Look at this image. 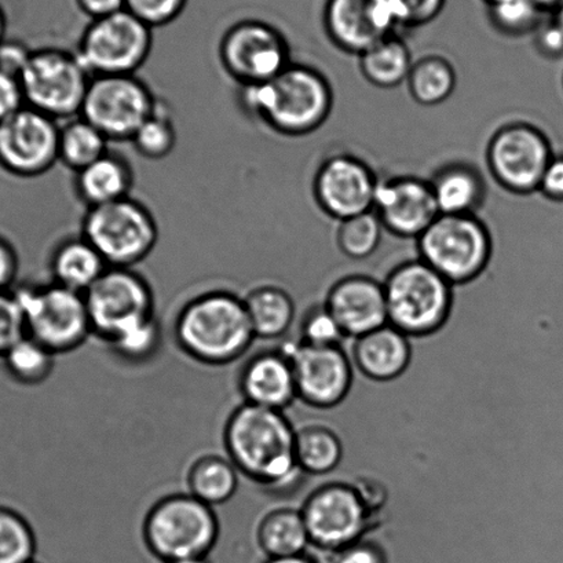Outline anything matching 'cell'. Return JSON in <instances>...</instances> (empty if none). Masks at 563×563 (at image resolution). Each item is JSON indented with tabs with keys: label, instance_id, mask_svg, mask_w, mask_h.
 I'll return each mask as SVG.
<instances>
[{
	"label": "cell",
	"instance_id": "cell-14",
	"mask_svg": "<svg viewBox=\"0 0 563 563\" xmlns=\"http://www.w3.org/2000/svg\"><path fill=\"white\" fill-rule=\"evenodd\" d=\"M92 333L109 342L155 316V294L135 269L108 267L85 294Z\"/></svg>",
	"mask_w": 563,
	"mask_h": 563
},
{
	"label": "cell",
	"instance_id": "cell-23",
	"mask_svg": "<svg viewBox=\"0 0 563 563\" xmlns=\"http://www.w3.org/2000/svg\"><path fill=\"white\" fill-rule=\"evenodd\" d=\"M350 358L360 374L369 380H396L411 365V338L386 324L355 338Z\"/></svg>",
	"mask_w": 563,
	"mask_h": 563
},
{
	"label": "cell",
	"instance_id": "cell-35",
	"mask_svg": "<svg viewBox=\"0 0 563 563\" xmlns=\"http://www.w3.org/2000/svg\"><path fill=\"white\" fill-rule=\"evenodd\" d=\"M9 375L25 386H37L51 378L56 354L29 335L10 347L3 355Z\"/></svg>",
	"mask_w": 563,
	"mask_h": 563
},
{
	"label": "cell",
	"instance_id": "cell-5",
	"mask_svg": "<svg viewBox=\"0 0 563 563\" xmlns=\"http://www.w3.org/2000/svg\"><path fill=\"white\" fill-rule=\"evenodd\" d=\"M142 530L147 549L166 563L209 556L220 538V521L214 508L190 494H177L151 508Z\"/></svg>",
	"mask_w": 563,
	"mask_h": 563
},
{
	"label": "cell",
	"instance_id": "cell-52",
	"mask_svg": "<svg viewBox=\"0 0 563 563\" xmlns=\"http://www.w3.org/2000/svg\"><path fill=\"white\" fill-rule=\"evenodd\" d=\"M544 13H555L563 4V0H533Z\"/></svg>",
	"mask_w": 563,
	"mask_h": 563
},
{
	"label": "cell",
	"instance_id": "cell-56",
	"mask_svg": "<svg viewBox=\"0 0 563 563\" xmlns=\"http://www.w3.org/2000/svg\"><path fill=\"white\" fill-rule=\"evenodd\" d=\"M554 18L558 20V23H560L563 26V4L560 9L556 10L554 13Z\"/></svg>",
	"mask_w": 563,
	"mask_h": 563
},
{
	"label": "cell",
	"instance_id": "cell-34",
	"mask_svg": "<svg viewBox=\"0 0 563 563\" xmlns=\"http://www.w3.org/2000/svg\"><path fill=\"white\" fill-rule=\"evenodd\" d=\"M178 131L175 125L172 109L158 98L156 108L151 117L136 130L130 145L136 155L146 161H163L168 157L177 146Z\"/></svg>",
	"mask_w": 563,
	"mask_h": 563
},
{
	"label": "cell",
	"instance_id": "cell-40",
	"mask_svg": "<svg viewBox=\"0 0 563 563\" xmlns=\"http://www.w3.org/2000/svg\"><path fill=\"white\" fill-rule=\"evenodd\" d=\"M343 339L346 336L324 303L306 311L300 322L299 343L306 346L331 347L341 346Z\"/></svg>",
	"mask_w": 563,
	"mask_h": 563
},
{
	"label": "cell",
	"instance_id": "cell-51",
	"mask_svg": "<svg viewBox=\"0 0 563 563\" xmlns=\"http://www.w3.org/2000/svg\"><path fill=\"white\" fill-rule=\"evenodd\" d=\"M76 8L90 21L109 18L125 10V0H75Z\"/></svg>",
	"mask_w": 563,
	"mask_h": 563
},
{
	"label": "cell",
	"instance_id": "cell-4",
	"mask_svg": "<svg viewBox=\"0 0 563 563\" xmlns=\"http://www.w3.org/2000/svg\"><path fill=\"white\" fill-rule=\"evenodd\" d=\"M387 320L409 338L444 328L453 308V286L422 260L404 262L384 283Z\"/></svg>",
	"mask_w": 563,
	"mask_h": 563
},
{
	"label": "cell",
	"instance_id": "cell-46",
	"mask_svg": "<svg viewBox=\"0 0 563 563\" xmlns=\"http://www.w3.org/2000/svg\"><path fill=\"white\" fill-rule=\"evenodd\" d=\"M24 106L23 89L18 76L0 68V122L12 117Z\"/></svg>",
	"mask_w": 563,
	"mask_h": 563
},
{
	"label": "cell",
	"instance_id": "cell-2",
	"mask_svg": "<svg viewBox=\"0 0 563 563\" xmlns=\"http://www.w3.org/2000/svg\"><path fill=\"white\" fill-rule=\"evenodd\" d=\"M245 117L273 133L299 139L322 128L333 108L330 80L319 69L291 63L266 84L239 87Z\"/></svg>",
	"mask_w": 563,
	"mask_h": 563
},
{
	"label": "cell",
	"instance_id": "cell-26",
	"mask_svg": "<svg viewBox=\"0 0 563 563\" xmlns=\"http://www.w3.org/2000/svg\"><path fill=\"white\" fill-rule=\"evenodd\" d=\"M107 262L84 234L65 238L48 260L52 282L85 295L108 269Z\"/></svg>",
	"mask_w": 563,
	"mask_h": 563
},
{
	"label": "cell",
	"instance_id": "cell-42",
	"mask_svg": "<svg viewBox=\"0 0 563 563\" xmlns=\"http://www.w3.org/2000/svg\"><path fill=\"white\" fill-rule=\"evenodd\" d=\"M26 335L23 310L12 291H0V357Z\"/></svg>",
	"mask_w": 563,
	"mask_h": 563
},
{
	"label": "cell",
	"instance_id": "cell-6",
	"mask_svg": "<svg viewBox=\"0 0 563 563\" xmlns=\"http://www.w3.org/2000/svg\"><path fill=\"white\" fill-rule=\"evenodd\" d=\"M80 234L95 245L109 267L135 269L155 251L161 232L150 207L130 196L87 209Z\"/></svg>",
	"mask_w": 563,
	"mask_h": 563
},
{
	"label": "cell",
	"instance_id": "cell-54",
	"mask_svg": "<svg viewBox=\"0 0 563 563\" xmlns=\"http://www.w3.org/2000/svg\"><path fill=\"white\" fill-rule=\"evenodd\" d=\"M7 31H8L7 14H4L3 9L0 8V45H2V43L8 40Z\"/></svg>",
	"mask_w": 563,
	"mask_h": 563
},
{
	"label": "cell",
	"instance_id": "cell-58",
	"mask_svg": "<svg viewBox=\"0 0 563 563\" xmlns=\"http://www.w3.org/2000/svg\"><path fill=\"white\" fill-rule=\"evenodd\" d=\"M26 563H37V562H36V561H34V560H32V561H30V562H26Z\"/></svg>",
	"mask_w": 563,
	"mask_h": 563
},
{
	"label": "cell",
	"instance_id": "cell-16",
	"mask_svg": "<svg viewBox=\"0 0 563 563\" xmlns=\"http://www.w3.org/2000/svg\"><path fill=\"white\" fill-rule=\"evenodd\" d=\"M59 122L24 106L0 122V168L13 177L32 179L58 163Z\"/></svg>",
	"mask_w": 563,
	"mask_h": 563
},
{
	"label": "cell",
	"instance_id": "cell-3",
	"mask_svg": "<svg viewBox=\"0 0 563 563\" xmlns=\"http://www.w3.org/2000/svg\"><path fill=\"white\" fill-rule=\"evenodd\" d=\"M175 341L190 358L222 366L242 358L256 341L243 297L214 289L190 299L174 324Z\"/></svg>",
	"mask_w": 563,
	"mask_h": 563
},
{
	"label": "cell",
	"instance_id": "cell-32",
	"mask_svg": "<svg viewBox=\"0 0 563 563\" xmlns=\"http://www.w3.org/2000/svg\"><path fill=\"white\" fill-rule=\"evenodd\" d=\"M109 144L107 136L85 118L69 119L59 124L58 163L79 173L111 151Z\"/></svg>",
	"mask_w": 563,
	"mask_h": 563
},
{
	"label": "cell",
	"instance_id": "cell-29",
	"mask_svg": "<svg viewBox=\"0 0 563 563\" xmlns=\"http://www.w3.org/2000/svg\"><path fill=\"white\" fill-rule=\"evenodd\" d=\"M256 541L269 558L303 555L310 538L300 508L280 507L266 512L256 527Z\"/></svg>",
	"mask_w": 563,
	"mask_h": 563
},
{
	"label": "cell",
	"instance_id": "cell-24",
	"mask_svg": "<svg viewBox=\"0 0 563 563\" xmlns=\"http://www.w3.org/2000/svg\"><path fill=\"white\" fill-rule=\"evenodd\" d=\"M135 173L129 158L109 151L97 162L75 174V194L87 209L130 198Z\"/></svg>",
	"mask_w": 563,
	"mask_h": 563
},
{
	"label": "cell",
	"instance_id": "cell-25",
	"mask_svg": "<svg viewBox=\"0 0 563 563\" xmlns=\"http://www.w3.org/2000/svg\"><path fill=\"white\" fill-rule=\"evenodd\" d=\"M440 216H475L486 198V183L477 167L450 163L430 179Z\"/></svg>",
	"mask_w": 563,
	"mask_h": 563
},
{
	"label": "cell",
	"instance_id": "cell-37",
	"mask_svg": "<svg viewBox=\"0 0 563 563\" xmlns=\"http://www.w3.org/2000/svg\"><path fill=\"white\" fill-rule=\"evenodd\" d=\"M34 529L20 512L0 506V563H26L34 560Z\"/></svg>",
	"mask_w": 563,
	"mask_h": 563
},
{
	"label": "cell",
	"instance_id": "cell-47",
	"mask_svg": "<svg viewBox=\"0 0 563 563\" xmlns=\"http://www.w3.org/2000/svg\"><path fill=\"white\" fill-rule=\"evenodd\" d=\"M352 484L371 516H378L382 508L386 506L387 499H389L386 486L369 477H361Z\"/></svg>",
	"mask_w": 563,
	"mask_h": 563
},
{
	"label": "cell",
	"instance_id": "cell-48",
	"mask_svg": "<svg viewBox=\"0 0 563 563\" xmlns=\"http://www.w3.org/2000/svg\"><path fill=\"white\" fill-rule=\"evenodd\" d=\"M31 54L32 48L26 47L23 42L7 40L0 45V68L20 78Z\"/></svg>",
	"mask_w": 563,
	"mask_h": 563
},
{
	"label": "cell",
	"instance_id": "cell-55",
	"mask_svg": "<svg viewBox=\"0 0 563 563\" xmlns=\"http://www.w3.org/2000/svg\"><path fill=\"white\" fill-rule=\"evenodd\" d=\"M166 563H210L207 560V556H192V558H183V560L166 562Z\"/></svg>",
	"mask_w": 563,
	"mask_h": 563
},
{
	"label": "cell",
	"instance_id": "cell-57",
	"mask_svg": "<svg viewBox=\"0 0 563 563\" xmlns=\"http://www.w3.org/2000/svg\"><path fill=\"white\" fill-rule=\"evenodd\" d=\"M485 2L488 3L489 7V4L497 2V0H485Z\"/></svg>",
	"mask_w": 563,
	"mask_h": 563
},
{
	"label": "cell",
	"instance_id": "cell-12",
	"mask_svg": "<svg viewBox=\"0 0 563 563\" xmlns=\"http://www.w3.org/2000/svg\"><path fill=\"white\" fill-rule=\"evenodd\" d=\"M555 153L543 131L525 122L503 125L486 146V166L500 188L512 195L539 192L541 178Z\"/></svg>",
	"mask_w": 563,
	"mask_h": 563
},
{
	"label": "cell",
	"instance_id": "cell-49",
	"mask_svg": "<svg viewBox=\"0 0 563 563\" xmlns=\"http://www.w3.org/2000/svg\"><path fill=\"white\" fill-rule=\"evenodd\" d=\"M539 192L547 200L563 203V155H554L541 178Z\"/></svg>",
	"mask_w": 563,
	"mask_h": 563
},
{
	"label": "cell",
	"instance_id": "cell-11",
	"mask_svg": "<svg viewBox=\"0 0 563 563\" xmlns=\"http://www.w3.org/2000/svg\"><path fill=\"white\" fill-rule=\"evenodd\" d=\"M218 62L239 87L266 84L292 63L283 32L256 19L240 20L223 32Z\"/></svg>",
	"mask_w": 563,
	"mask_h": 563
},
{
	"label": "cell",
	"instance_id": "cell-13",
	"mask_svg": "<svg viewBox=\"0 0 563 563\" xmlns=\"http://www.w3.org/2000/svg\"><path fill=\"white\" fill-rule=\"evenodd\" d=\"M157 101L151 87L135 75L95 76L80 117L100 130L109 142H130Z\"/></svg>",
	"mask_w": 563,
	"mask_h": 563
},
{
	"label": "cell",
	"instance_id": "cell-1",
	"mask_svg": "<svg viewBox=\"0 0 563 563\" xmlns=\"http://www.w3.org/2000/svg\"><path fill=\"white\" fill-rule=\"evenodd\" d=\"M295 431L284 412L243 404L228 419L223 444L239 473L280 494L303 474L295 457Z\"/></svg>",
	"mask_w": 563,
	"mask_h": 563
},
{
	"label": "cell",
	"instance_id": "cell-17",
	"mask_svg": "<svg viewBox=\"0 0 563 563\" xmlns=\"http://www.w3.org/2000/svg\"><path fill=\"white\" fill-rule=\"evenodd\" d=\"M379 179L363 158L338 153L317 168L313 196L325 216L342 222L374 210Z\"/></svg>",
	"mask_w": 563,
	"mask_h": 563
},
{
	"label": "cell",
	"instance_id": "cell-33",
	"mask_svg": "<svg viewBox=\"0 0 563 563\" xmlns=\"http://www.w3.org/2000/svg\"><path fill=\"white\" fill-rule=\"evenodd\" d=\"M456 84L455 67L434 54L415 62L407 80L409 95L422 107H437L450 100Z\"/></svg>",
	"mask_w": 563,
	"mask_h": 563
},
{
	"label": "cell",
	"instance_id": "cell-19",
	"mask_svg": "<svg viewBox=\"0 0 563 563\" xmlns=\"http://www.w3.org/2000/svg\"><path fill=\"white\" fill-rule=\"evenodd\" d=\"M374 211L385 231L415 240L440 216L430 180L412 175L379 180Z\"/></svg>",
	"mask_w": 563,
	"mask_h": 563
},
{
	"label": "cell",
	"instance_id": "cell-8",
	"mask_svg": "<svg viewBox=\"0 0 563 563\" xmlns=\"http://www.w3.org/2000/svg\"><path fill=\"white\" fill-rule=\"evenodd\" d=\"M13 291L23 310L26 335L54 354L74 352L92 335L85 295L53 282Z\"/></svg>",
	"mask_w": 563,
	"mask_h": 563
},
{
	"label": "cell",
	"instance_id": "cell-39",
	"mask_svg": "<svg viewBox=\"0 0 563 563\" xmlns=\"http://www.w3.org/2000/svg\"><path fill=\"white\" fill-rule=\"evenodd\" d=\"M161 325L156 316H153L119 333L108 344L118 357L135 364L152 358L161 346Z\"/></svg>",
	"mask_w": 563,
	"mask_h": 563
},
{
	"label": "cell",
	"instance_id": "cell-22",
	"mask_svg": "<svg viewBox=\"0 0 563 563\" xmlns=\"http://www.w3.org/2000/svg\"><path fill=\"white\" fill-rule=\"evenodd\" d=\"M239 389L244 404L286 411L298 400L291 360L283 350L254 355L240 372Z\"/></svg>",
	"mask_w": 563,
	"mask_h": 563
},
{
	"label": "cell",
	"instance_id": "cell-31",
	"mask_svg": "<svg viewBox=\"0 0 563 563\" xmlns=\"http://www.w3.org/2000/svg\"><path fill=\"white\" fill-rule=\"evenodd\" d=\"M343 442L336 431L321 423L295 431V457L303 474L327 475L343 461Z\"/></svg>",
	"mask_w": 563,
	"mask_h": 563
},
{
	"label": "cell",
	"instance_id": "cell-53",
	"mask_svg": "<svg viewBox=\"0 0 563 563\" xmlns=\"http://www.w3.org/2000/svg\"><path fill=\"white\" fill-rule=\"evenodd\" d=\"M266 563H313L303 555L269 558Z\"/></svg>",
	"mask_w": 563,
	"mask_h": 563
},
{
	"label": "cell",
	"instance_id": "cell-50",
	"mask_svg": "<svg viewBox=\"0 0 563 563\" xmlns=\"http://www.w3.org/2000/svg\"><path fill=\"white\" fill-rule=\"evenodd\" d=\"M19 271L18 250L8 239L0 236V291H12Z\"/></svg>",
	"mask_w": 563,
	"mask_h": 563
},
{
	"label": "cell",
	"instance_id": "cell-9",
	"mask_svg": "<svg viewBox=\"0 0 563 563\" xmlns=\"http://www.w3.org/2000/svg\"><path fill=\"white\" fill-rule=\"evenodd\" d=\"M91 79L76 53L59 47L32 51L19 78L25 106L57 122L80 117Z\"/></svg>",
	"mask_w": 563,
	"mask_h": 563
},
{
	"label": "cell",
	"instance_id": "cell-15",
	"mask_svg": "<svg viewBox=\"0 0 563 563\" xmlns=\"http://www.w3.org/2000/svg\"><path fill=\"white\" fill-rule=\"evenodd\" d=\"M302 516L310 544L338 552L365 538L374 525L353 484L330 483L320 486L305 500Z\"/></svg>",
	"mask_w": 563,
	"mask_h": 563
},
{
	"label": "cell",
	"instance_id": "cell-44",
	"mask_svg": "<svg viewBox=\"0 0 563 563\" xmlns=\"http://www.w3.org/2000/svg\"><path fill=\"white\" fill-rule=\"evenodd\" d=\"M533 35L534 46L541 57L549 59L563 57V26L555 18L541 21Z\"/></svg>",
	"mask_w": 563,
	"mask_h": 563
},
{
	"label": "cell",
	"instance_id": "cell-7",
	"mask_svg": "<svg viewBox=\"0 0 563 563\" xmlns=\"http://www.w3.org/2000/svg\"><path fill=\"white\" fill-rule=\"evenodd\" d=\"M417 243L419 260L453 287L477 280L494 253L489 229L477 216H439Z\"/></svg>",
	"mask_w": 563,
	"mask_h": 563
},
{
	"label": "cell",
	"instance_id": "cell-30",
	"mask_svg": "<svg viewBox=\"0 0 563 563\" xmlns=\"http://www.w3.org/2000/svg\"><path fill=\"white\" fill-rule=\"evenodd\" d=\"M188 494L212 508L225 505L239 489V470L227 457L206 455L186 474Z\"/></svg>",
	"mask_w": 563,
	"mask_h": 563
},
{
	"label": "cell",
	"instance_id": "cell-28",
	"mask_svg": "<svg viewBox=\"0 0 563 563\" xmlns=\"http://www.w3.org/2000/svg\"><path fill=\"white\" fill-rule=\"evenodd\" d=\"M406 42L396 34L375 43L358 57L360 73L369 85L393 90L407 84L413 65Z\"/></svg>",
	"mask_w": 563,
	"mask_h": 563
},
{
	"label": "cell",
	"instance_id": "cell-36",
	"mask_svg": "<svg viewBox=\"0 0 563 563\" xmlns=\"http://www.w3.org/2000/svg\"><path fill=\"white\" fill-rule=\"evenodd\" d=\"M385 228L374 210L339 222L336 244L350 260H366L378 251Z\"/></svg>",
	"mask_w": 563,
	"mask_h": 563
},
{
	"label": "cell",
	"instance_id": "cell-18",
	"mask_svg": "<svg viewBox=\"0 0 563 563\" xmlns=\"http://www.w3.org/2000/svg\"><path fill=\"white\" fill-rule=\"evenodd\" d=\"M291 360L298 400L317 409H331L346 400L353 386V363L341 346L316 347L302 343L283 350Z\"/></svg>",
	"mask_w": 563,
	"mask_h": 563
},
{
	"label": "cell",
	"instance_id": "cell-45",
	"mask_svg": "<svg viewBox=\"0 0 563 563\" xmlns=\"http://www.w3.org/2000/svg\"><path fill=\"white\" fill-rule=\"evenodd\" d=\"M335 563H387L386 551L365 538L335 552Z\"/></svg>",
	"mask_w": 563,
	"mask_h": 563
},
{
	"label": "cell",
	"instance_id": "cell-21",
	"mask_svg": "<svg viewBox=\"0 0 563 563\" xmlns=\"http://www.w3.org/2000/svg\"><path fill=\"white\" fill-rule=\"evenodd\" d=\"M346 338H358L389 324L384 283L374 277L350 275L330 288L324 300Z\"/></svg>",
	"mask_w": 563,
	"mask_h": 563
},
{
	"label": "cell",
	"instance_id": "cell-41",
	"mask_svg": "<svg viewBox=\"0 0 563 563\" xmlns=\"http://www.w3.org/2000/svg\"><path fill=\"white\" fill-rule=\"evenodd\" d=\"M188 0H125V10L155 30L178 20Z\"/></svg>",
	"mask_w": 563,
	"mask_h": 563
},
{
	"label": "cell",
	"instance_id": "cell-38",
	"mask_svg": "<svg viewBox=\"0 0 563 563\" xmlns=\"http://www.w3.org/2000/svg\"><path fill=\"white\" fill-rule=\"evenodd\" d=\"M543 10L533 0H497L489 4L492 25L507 37L534 34L543 21Z\"/></svg>",
	"mask_w": 563,
	"mask_h": 563
},
{
	"label": "cell",
	"instance_id": "cell-10",
	"mask_svg": "<svg viewBox=\"0 0 563 563\" xmlns=\"http://www.w3.org/2000/svg\"><path fill=\"white\" fill-rule=\"evenodd\" d=\"M152 48L153 30L123 10L90 21L75 53L95 78L135 75L150 59Z\"/></svg>",
	"mask_w": 563,
	"mask_h": 563
},
{
	"label": "cell",
	"instance_id": "cell-20",
	"mask_svg": "<svg viewBox=\"0 0 563 563\" xmlns=\"http://www.w3.org/2000/svg\"><path fill=\"white\" fill-rule=\"evenodd\" d=\"M324 26L339 51L360 57L398 25L389 0H328Z\"/></svg>",
	"mask_w": 563,
	"mask_h": 563
},
{
	"label": "cell",
	"instance_id": "cell-43",
	"mask_svg": "<svg viewBox=\"0 0 563 563\" xmlns=\"http://www.w3.org/2000/svg\"><path fill=\"white\" fill-rule=\"evenodd\" d=\"M446 0H389L398 26H422L439 18Z\"/></svg>",
	"mask_w": 563,
	"mask_h": 563
},
{
	"label": "cell",
	"instance_id": "cell-27",
	"mask_svg": "<svg viewBox=\"0 0 563 563\" xmlns=\"http://www.w3.org/2000/svg\"><path fill=\"white\" fill-rule=\"evenodd\" d=\"M243 299L256 339L275 341L291 330L295 302L286 289L275 284H262Z\"/></svg>",
	"mask_w": 563,
	"mask_h": 563
}]
</instances>
